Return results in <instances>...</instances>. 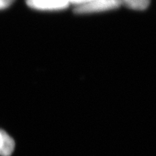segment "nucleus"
Masks as SVG:
<instances>
[{
  "mask_svg": "<svg viewBox=\"0 0 156 156\" xmlns=\"http://www.w3.org/2000/svg\"><path fill=\"white\" fill-rule=\"evenodd\" d=\"M28 7L42 11L62 10L69 7L67 0H26Z\"/></svg>",
  "mask_w": 156,
  "mask_h": 156,
  "instance_id": "2",
  "label": "nucleus"
},
{
  "mask_svg": "<svg viewBox=\"0 0 156 156\" xmlns=\"http://www.w3.org/2000/svg\"><path fill=\"white\" fill-rule=\"evenodd\" d=\"M67 2L69 3V5L72 4V5H75L76 7H77V6L84 5H85V4L90 2L93 0H67Z\"/></svg>",
  "mask_w": 156,
  "mask_h": 156,
  "instance_id": "5",
  "label": "nucleus"
},
{
  "mask_svg": "<svg viewBox=\"0 0 156 156\" xmlns=\"http://www.w3.org/2000/svg\"><path fill=\"white\" fill-rule=\"evenodd\" d=\"M15 0H0V9H4L9 7Z\"/></svg>",
  "mask_w": 156,
  "mask_h": 156,
  "instance_id": "6",
  "label": "nucleus"
},
{
  "mask_svg": "<svg viewBox=\"0 0 156 156\" xmlns=\"http://www.w3.org/2000/svg\"><path fill=\"white\" fill-rule=\"evenodd\" d=\"M122 5L121 0H93L90 2L75 7L77 14L100 12L115 9Z\"/></svg>",
  "mask_w": 156,
  "mask_h": 156,
  "instance_id": "1",
  "label": "nucleus"
},
{
  "mask_svg": "<svg viewBox=\"0 0 156 156\" xmlns=\"http://www.w3.org/2000/svg\"><path fill=\"white\" fill-rule=\"evenodd\" d=\"M122 5L135 10H145L151 3V0H121Z\"/></svg>",
  "mask_w": 156,
  "mask_h": 156,
  "instance_id": "4",
  "label": "nucleus"
},
{
  "mask_svg": "<svg viewBox=\"0 0 156 156\" xmlns=\"http://www.w3.org/2000/svg\"><path fill=\"white\" fill-rule=\"evenodd\" d=\"M15 149V141L5 132L0 129V155L10 156Z\"/></svg>",
  "mask_w": 156,
  "mask_h": 156,
  "instance_id": "3",
  "label": "nucleus"
}]
</instances>
